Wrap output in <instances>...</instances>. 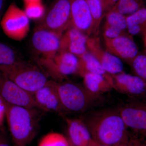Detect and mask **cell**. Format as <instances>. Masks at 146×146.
I'll list each match as a JSON object with an SVG mask.
<instances>
[{"instance_id": "1", "label": "cell", "mask_w": 146, "mask_h": 146, "mask_svg": "<svg viewBox=\"0 0 146 146\" xmlns=\"http://www.w3.org/2000/svg\"><path fill=\"white\" fill-rule=\"evenodd\" d=\"M85 123L92 139L98 144L116 146L128 141L127 128L118 110L96 112Z\"/></svg>"}, {"instance_id": "2", "label": "cell", "mask_w": 146, "mask_h": 146, "mask_svg": "<svg viewBox=\"0 0 146 146\" xmlns=\"http://www.w3.org/2000/svg\"><path fill=\"white\" fill-rule=\"evenodd\" d=\"M2 100L13 146H27L38 131L40 117L38 109L16 106Z\"/></svg>"}, {"instance_id": "3", "label": "cell", "mask_w": 146, "mask_h": 146, "mask_svg": "<svg viewBox=\"0 0 146 146\" xmlns=\"http://www.w3.org/2000/svg\"><path fill=\"white\" fill-rule=\"evenodd\" d=\"M0 72L32 94L48 81L39 67L21 60L10 65H0Z\"/></svg>"}, {"instance_id": "4", "label": "cell", "mask_w": 146, "mask_h": 146, "mask_svg": "<svg viewBox=\"0 0 146 146\" xmlns=\"http://www.w3.org/2000/svg\"><path fill=\"white\" fill-rule=\"evenodd\" d=\"M54 84L64 111L83 112L97 98L89 94L84 86L77 84L54 81Z\"/></svg>"}, {"instance_id": "5", "label": "cell", "mask_w": 146, "mask_h": 146, "mask_svg": "<svg viewBox=\"0 0 146 146\" xmlns=\"http://www.w3.org/2000/svg\"><path fill=\"white\" fill-rule=\"evenodd\" d=\"M71 25L70 1L55 0L41 19L38 27L61 36Z\"/></svg>"}, {"instance_id": "6", "label": "cell", "mask_w": 146, "mask_h": 146, "mask_svg": "<svg viewBox=\"0 0 146 146\" xmlns=\"http://www.w3.org/2000/svg\"><path fill=\"white\" fill-rule=\"evenodd\" d=\"M38 63L49 75L57 80L74 74H78L79 72V58L68 52H58L53 58H43Z\"/></svg>"}, {"instance_id": "7", "label": "cell", "mask_w": 146, "mask_h": 146, "mask_svg": "<svg viewBox=\"0 0 146 146\" xmlns=\"http://www.w3.org/2000/svg\"><path fill=\"white\" fill-rule=\"evenodd\" d=\"M0 25L7 36L16 40L23 38L29 28L27 13L19 8L15 3L9 6L3 15Z\"/></svg>"}, {"instance_id": "8", "label": "cell", "mask_w": 146, "mask_h": 146, "mask_svg": "<svg viewBox=\"0 0 146 146\" xmlns=\"http://www.w3.org/2000/svg\"><path fill=\"white\" fill-rule=\"evenodd\" d=\"M0 98L10 104L38 109L33 94L21 88L1 72Z\"/></svg>"}, {"instance_id": "9", "label": "cell", "mask_w": 146, "mask_h": 146, "mask_svg": "<svg viewBox=\"0 0 146 146\" xmlns=\"http://www.w3.org/2000/svg\"><path fill=\"white\" fill-rule=\"evenodd\" d=\"M87 49L108 74L113 75L123 72L124 65L122 60L103 48L98 35L88 37Z\"/></svg>"}, {"instance_id": "10", "label": "cell", "mask_w": 146, "mask_h": 146, "mask_svg": "<svg viewBox=\"0 0 146 146\" xmlns=\"http://www.w3.org/2000/svg\"><path fill=\"white\" fill-rule=\"evenodd\" d=\"M61 37L52 31L38 27L32 36V44L35 51L44 58H53L60 50Z\"/></svg>"}, {"instance_id": "11", "label": "cell", "mask_w": 146, "mask_h": 146, "mask_svg": "<svg viewBox=\"0 0 146 146\" xmlns=\"http://www.w3.org/2000/svg\"><path fill=\"white\" fill-rule=\"evenodd\" d=\"M104 39L106 50L122 60L131 64L138 54V47L129 34L126 33L112 39Z\"/></svg>"}, {"instance_id": "12", "label": "cell", "mask_w": 146, "mask_h": 146, "mask_svg": "<svg viewBox=\"0 0 146 146\" xmlns=\"http://www.w3.org/2000/svg\"><path fill=\"white\" fill-rule=\"evenodd\" d=\"M69 1L72 25L87 36L94 35V21L86 0Z\"/></svg>"}, {"instance_id": "13", "label": "cell", "mask_w": 146, "mask_h": 146, "mask_svg": "<svg viewBox=\"0 0 146 146\" xmlns=\"http://www.w3.org/2000/svg\"><path fill=\"white\" fill-rule=\"evenodd\" d=\"M33 95L38 109L59 114L65 112L55 88L54 81L48 80Z\"/></svg>"}, {"instance_id": "14", "label": "cell", "mask_w": 146, "mask_h": 146, "mask_svg": "<svg viewBox=\"0 0 146 146\" xmlns=\"http://www.w3.org/2000/svg\"><path fill=\"white\" fill-rule=\"evenodd\" d=\"M72 24L62 35L61 37L60 52H68L81 57L87 51L88 37Z\"/></svg>"}, {"instance_id": "15", "label": "cell", "mask_w": 146, "mask_h": 146, "mask_svg": "<svg viewBox=\"0 0 146 146\" xmlns=\"http://www.w3.org/2000/svg\"><path fill=\"white\" fill-rule=\"evenodd\" d=\"M127 128L146 132V107L133 104L124 105L118 110Z\"/></svg>"}, {"instance_id": "16", "label": "cell", "mask_w": 146, "mask_h": 146, "mask_svg": "<svg viewBox=\"0 0 146 146\" xmlns=\"http://www.w3.org/2000/svg\"><path fill=\"white\" fill-rule=\"evenodd\" d=\"M112 76L113 89L129 95H140L146 91L145 80L137 76L129 74L123 72Z\"/></svg>"}, {"instance_id": "17", "label": "cell", "mask_w": 146, "mask_h": 146, "mask_svg": "<svg viewBox=\"0 0 146 146\" xmlns=\"http://www.w3.org/2000/svg\"><path fill=\"white\" fill-rule=\"evenodd\" d=\"M68 139L74 146H88L93 140L86 123L80 119L66 118Z\"/></svg>"}, {"instance_id": "18", "label": "cell", "mask_w": 146, "mask_h": 146, "mask_svg": "<svg viewBox=\"0 0 146 146\" xmlns=\"http://www.w3.org/2000/svg\"><path fill=\"white\" fill-rule=\"evenodd\" d=\"M104 17V38L112 39L127 33L126 16L112 10Z\"/></svg>"}, {"instance_id": "19", "label": "cell", "mask_w": 146, "mask_h": 146, "mask_svg": "<svg viewBox=\"0 0 146 146\" xmlns=\"http://www.w3.org/2000/svg\"><path fill=\"white\" fill-rule=\"evenodd\" d=\"M83 86L86 91L98 98L102 94L113 89V86L103 76L91 73H85L82 75Z\"/></svg>"}, {"instance_id": "20", "label": "cell", "mask_w": 146, "mask_h": 146, "mask_svg": "<svg viewBox=\"0 0 146 146\" xmlns=\"http://www.w3.org/2000/svg\"><path fill=\"white\" fill-rule=\"evenodd\" d=\"M79 58L80 70L78 75L82 76L85 73H94L101 75L104 77L110 82L113 88V79L112 76L105 70L100 63L93 54L87 51Z\"/></svg>"}, {"instance_id": "21", "label": "cell", "mask_w": 146, "mask_h": 146, "mask_svg": "<svg viewBox=\"0 0 146 146\" xmlns=\"http://www.w3.org/2000/svg\"><path fill=\"white\" fill-rule=\"evenodd\" d=\"M127 31L131 36L146 34V8L126 16Z\"/></svg>"}, {"instance_id": "22", "label": "cell", "mask_w": 146, "mask_h": 146, "mask_svg": "<svg viewBox=\"0 0 146 146\" xmlns=\"http://www.w3.org/2000/svg\"><path fill=\"white\" fill-rule=\"evenodd\" d=\"M145 1V0H119L112 10L127 16L144 8Z\"/></svg>"}, {"instance_id": "23", "label": "cell", "mask_w": 146, "mask_h": 146, "mask_svg": "<svg viewBox=\"0 0 146 146\" xmlns=\"http://www.w3.org/2000/svg\"><path fill=\"white\" fill-rule=\"evenodd\" d=\"M92 15L94 24V35L99 32L100 27L104 17L100 0H86ZM94 36V35H93Z\"/></svg>"}, {"instance_id": "24", "label": "cell", "mask_w": 146, "mask_h": 146, "mask_svg": "<svg viewBox=\"0 0 146 146\" xmlns=\"http://www.w3.org/2000/svg\"><path fill=\"white\" fill-rule=\"evenodd\" d=\"M68 138L58 132H50L41 138L38 146H70Z\"/></svg>"}, {"instance_id": "25", "label": "cell", "mask_w": 146, "mask_h": 146, "mask_svg": "<svg viewBox=\"0 0 146 146\" xmlns=\"http://www.w3.org/2000/svg\"><path fill=\"white\" fill-rule=\"evenodd\" d=\"M21 60L18 53L14 49L0 42V65H10Z\"/></svg>"}, {"instance_id": "26", "label": "cell", "mask_w": 146, "mask_h": 146, "mask_svg": "<svg viewBox=\"0 0 146 146\" xmlns=\"http://www.w3.org/2000/svg\"><path fill=\"white\" fill-rule=\"evenodd\" d=\"M131 64L137 76L146 80V54H138Z\"/></svg>"}, {"instance_id": "27", "label": "cell", "mask_w": 146, "mask_h": 146, "mask_svg": "<svg viewBox=\"0 0 146 146\" xmlns=\"http://www.w3.org/2000/svg\"><path fill=\"white\" fill-rule=\"evenodd\" d=\"M103 12L104 17L107 13L112 10L119 0H100Z\"/></svg>"}, {"instance_id": "28", "label": "cell", "mask_w": 146, "mask_h": 146, "mask_svg": "<svg viewBox=\"0 0 146 146\" xmlns=\"http://www.w3.org/2000/svg\"><path fill=\"white\" fill-rule=\"evenodd\" d=\"M0 146H13L2 128L0 129Z\"/></svg>"}, {"instance_id": "29", "label": "cell", "mask_w": 146, "mask_h": 146, "mask_svg": "<svg viewBox=\"0 0 146 146\" xmlns=\"http://www.w3.org/2000/svg\"><path fill=\"white\" fill-rule=\"evenodd\" d=\"M5 117V106L2 100L0 98V129L2 128L3 123Z\"/></svg>"}, {"instance_id": "30", "label": "cell", "mask_w": 146, "mask_h": 146, "mask_svg": "<svg viewBox=\"0 0 146 146\" xmlns=\"http://www.w3.org/2000/svg\"><path fill=\"white\" fill-rule=\"evenodd\" d=\"M5 2V0H0V22L3 16V11L4 7Z\"/></svg>"}, {"instance_id": "31", "label": "cell", "mask_w": 146, "mask_h": 146, "mask_svg": "<svg viewBox=\"0 0 146 146\" xmlns=\"http://www.w3.org/2000/svg\"><path fill=\"white\" fill-rule=\"evenodd\" d=\"M116 146H130V145L128 141H125V142H123V143H121L117 145Z\"/></svg>"}, {"instance_id": "32", "label": "cell", "mask_w": 146, "mask_h": 146, "mask_svg": "<svg viewBox=\"0 0 146 146\" xmlns=\"http://www.w3.org/2000/svg\"><path fill=\"white\" fill-rule=\"evenodd\" d=\"M97 143H96L94 140H92L88 146H97Z\"/></svg>"}, {"instance_id": "33", "label": "cell", "mask_w": 146, "mask_h": 146, "mask_svg": "<svg viewBox=\"0 0 146 146\" xmlns=\"http://www.w3.org/2000/svg\"><path fill=\"white\" fill-rule=\"evenodd\" d=\"M97 146H109L106 145H101V144H98V143H97Z\"/></svg>"}, {"instance_id": "34", "label": "cell", "mask_w": 146, "mask_h": 146, "mask_svg": "<svg viewBox=\"0 0 146 146\" xmlns=\"http://www.w3.org/2000/svg\"><path fill=\"white\" fill-rule=\"evenodd\" d=\"M70 143V146H73L72 145V144H71Z\"/></svg>"}, {"instance_id": "35", "label": "cell", "mask_w": 146, "mask_h": 146, "mask_svg": "<svg viewBox=\"0 0 146 146\" xmlns=\"http://www.w3.org/2000/svg\"><path fill=\"white\" fill-rule=\"evenodd\" d=\"M146 37H145V42H146Z\"/></svg>"}]
</instances>
